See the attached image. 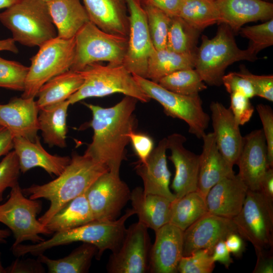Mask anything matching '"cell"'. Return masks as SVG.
Instances as JSON below:
<instances>
[{"instance_id": "cell-33", "label": "cell", "mask_w": 273, "mask_h": 273, "mask_svg": "<svg viewBox=\"0 0 273 273\" xmlns=\"http://www.w3.org/2000/svg\"><path fill=\"white\" fill-rule=\"evenodd\" d=\"M97 248L94 245L83 243L68 255L58 259H53L40 254L37 260L47 265L50 273H85L88 271Z\"/></svg>"}, {"instance_id": "cell-12", "label": "cell", "mask_w": 273, "mask_h": 273, "mask_svg": "<svg viewBox=\"0 0 273 273\" xmlns=\"http://www.w3.org/2000/svg\"><path fill=\"white\" fill-rule=\"evenodd\" d=\"M85 194L95 220H114L130 201L131 191L119 174L108 171L90 185Z\"/></svg>"}, {"instance_id": "cell-18", "label": "cell", "mask_w": 273, "mask_h": 273, "mask_svg": "<svg viewBox=\"0 0 273 273\" xmlns=\"http://www.w3.org/2000/svg\"><path fill=\"white\" fill-rule=\"evenodd\" d=\"M238 175L251 191H259L260 181L268 168L267 147L262 129L252 131L243 136L237 160Z\"/></svg>"}, {"instance_id": "cell-35", "label": "cell", "mask_w": 273, "mask_h": 273, "mask_svg": "<svg viewBox=\"0 0 273 273\" xmlns=\"http://www.w3.org/2000/svg\"><path fill=\"white\" fill-rule=\"evenodd\" d=\"M177 16L201 32L219 19L215 0H183Z\"/></svg>"}, {"instance_id": "cell-56", "label": "cell", "mask_w": 273, "mask_h": 273, "mask_svg": "<svg viewBox=\"0 0 273 273\" xmlns=\"http://www.w3.org/2000/svg\"><path fill=\"white\" fill-rule=\"evenodd\" d=\"M11 235V231L7 229H0V244L6 243V239Z\"/></svg>"}, {"instance_id": "cell-20", "label": "cell", "mask_w": 273, "mask_h": 273, "mask_svg": "<svg viewBox=\"0 0 273 273\" xmlns=\"http://www.w3.org/2000/svg\"><path fill=\"white\" fill-rule=\"evenodd\" d=\"M211 118L217 148L227 162L233 167L238 159L243 141L240 126L230 108L218 102L210 105Z\"/></svg>"}, {"instance_id": "cell-8", "label": "cell", "mask_w": 273, "mask_h": 273, "mask_svg": "<svg viewBox=\"0 0 273 273\" xmlns=\"http://www.w3.org/2000/svg\"><path fill=\"white\" fill-rule=\"evenodd\" d=\"M75 37H56L40 47L32 57L21 97L35 98L40 88L53 77L70 69L75 57Z\"/></svg>"}, {"instance_id": "cell-11", "label": "cell", "mask_w": 273, "mask_h": 273, "mask_svg": "<svg viewBox=\"0 0 273 273\" xmlns=\"http://www.w3.org/2000/svg\"><path fill=\"white\" fill-rule=\"evenodd\" d=\"M273 201L259 191L248 190L240 212L232 218L241 237L255 252L272 248Z\"/></svg>"}, {"instance_id": "cell-59", "label": "cell", "mask_w": 273, "mask_h": 273, "mask_svg": "<svg viewBox=\"0 0 273 273\" xmlns=\"http://www.w3.org/2000/svg\"><path fill=\"white\" fill-rule=\"evenodd\" d=\"M42 1H44V2H47V3H48V2H50V1H52V0H42Z\"/></svg>"}, {"instance_id": "cell-21", "label": "cell", "mask_w": 273, "mask_h": 273, "mask_svg": "<svg viewBox=\"0 0 273 273\" xmlns=\"http://www.w3.org/2000/svg\"><path fill=\"white\" fill-rule=\"evenodd\" d=\"M167 139L160 140L151 152L145 163L140 162L135 170L143 183L145 193L160 195L173 201L175 194L169 188L171 173L167 162Z\"/></svg>"}, {"instance_id": "cell-10", "label": "cell", "mask_w": 273, "mask_h": 273, "mask_svg": "<svg viewBox=\"0 0 273 273\" xmlns=\"http://www.w3.org/2000/svg\"><path fill=\"white\" fill-rule=\"evenodd\" d=\"M133 76L145 94L151 99L160 104L167 115L184 121L189 126L190 133L198 139L202 138L206 133L210 117L204 110L199 95H180L168 90L149 79Z\"/></svg>"}, {"instance_id": "cell-60", "label": "cell", "mask_w": 273, "mask_h": 273, "mask_svg": "<svg viewBox=\"0 0 273 273\" xmlns=\"http://www.w3.org/2000/svg\"><path fill=\"white\" fill-rule=\"evenodd\" d=\"M264 1H267V2H271V1H272V0H264Z\"/></svg>"}, {"instance_id": "cell-29", "label": "cell", "mask_w": 273, "mask_h": 273, "mask_svg": "<svg viewBox=\"0 0 273 273\" xmlns=\"http://www.w3.org/2000/svg\"><path fill=\"white\" fill-rule=\"evenodd\" d=\"M70 105L68 100L46 106L38 116L39 130L44 142L50 147L66 146L67 112Z\"/></svg>"}, {"instance_id": "cell-58", "label": "cell", "mask_w": 273, "mask_h": 273, "mask_svg": "<svg viewBox=\"0 0 273 273\" xmlns=\"http://www.w3.org/2000/svg\"><path fill=\"white\" fill-rule=\"evenodd\" d=\"M1 253L0 252V273H6L5 268L2 265L1 259Z\"/></svg>"}, {"instance_id": "cell-16", "label": "cell", "mask_w": 273, "mask_h": 273, "mask_svg": "<svg viewBox=\"0 0 273 273\" xmlns=\"http://www.w3.org/2000/svg\"><path fill=\"white\" fill-rule=\"evenodd\" d=\"M166 139L167 149L171 152L168 159L175 167L171 188L178 198L197 190L199 155L185 147L187 139L183 135L174 133Z\"/></svg>"}, {"instance_id": "cell-15", "label": "cell", "mask_w": 273, "mask_h": 273, "mask_svg": "<svg viewBox=\"0 0 273 273\" xmlns=\"http://www.w3.org/2000/svg\"><path fill=\"white\" fill-rule=\"evenodd\" d=\"M233 233L238 232L232 219L207 212L184 231L183 256L202 249L212 253L214 245Z\"/></svg>"}, {"instance_id": "cell-52", "label": "cell", "mask_w": 273, "mask_h": 273, "mask_svg": "<svg viewBox=\"0 0 273 273\" xmlns=\"http://www.w3.org/2000/svg\"><path fill=\"white\" fill-rule=\"evenodd\" d=\"M229 251L237 257L241 256L245 249L244 239L238 233L229 235L224 240Z\"/></svg>"}, {"instance_id": "cell-50", "label": "cell", "mask_w": 273, "mask_h": 273, "mask_svg": "<svg viewBox=\"0 0 273 273\" xmlns=\"http://www.w3.org/2000/svg\"><path fill=\"white\" fill-rule=\"evenodd\" d=\"M257 261L253 273H272L273 255L272 250L267 251L266 249L255 252Z\"/></svg>"}, {"instance_id": "cell-40", "label": "cell", "mask_w": 273, "mask_h": 273, "mask_svg": "<svg viewBox=\"0 0 273 273\" xmlns=\"http://www.w3.org/2000/svg\"><path fill=\"white\" fill-rule=\"evenodd\" d=\"M29 67L0 57V87L22 91Z\"/></svg>"}, {"instance_id": "cell-43", "label": "cell", "mask_w": 273, "mask_h": 273, "mask_svg": "<svg viewBox=\"0 0 273 273\" xmlns=\"http://www.w3.org/2000/svg\"><path fill=\"white\" fill-rule=\"evenodd\" d=\"M239 75L247 79L252 85L255 96L264 98L269 101H273V76L258 75L250 73L243 66Z\"/></svg>"}, {"instance_id": "cell-26", "label": "cell", "mask_w": 273, "mask_h": 273, "mask_svg": "<svg viewBox=\"0 0 273 273\" xmlns=\"http://www.w3.org/2000/svg\"><path fill=\"white\" fill-rule=\"evenodd\" d=\"M13 148L18 157L20 171L23 173L39 167L51 175H59L70 161L68 156L53 155L44 149L39 138L32 141L22 137L13 139Z\"/></svg>"}, {"instance_id": "cell-36", "label": "cell", "mask_w": 273, "mask_h": 273, "mask_svg": "<svg viewBox=\"0 0 273 273\" xmlns=\"http://www.w3.org/2000/svg\"><path fill=\"white\" fill-rule=\"evenodd\" d=\"M200 33L180 17H171L166 48L178 53H196Z\"/></svg>"}, {"instance_id": "cell-23", "label": "cell", "mask_w": 273, "mask_h": 273, "mask_svg": "<svg viewBox=\"0 0 273 273\" xmlns=\"http://www.w3.org/2000/svg\"><path fill=\"white\" fill-rule=\"evenodd\" d=\"M218 24L228 25L234 33L246 23L273 18V4L264 0H215Z\"/></svg>"}, {"instance_id": "cell-7", "label": "cell", "mask_w": 273, "mask_h": 273, "mask_svg": "<svg viewBox=\"0 0 273 273\" xmlns=\"http://www.w3.org/2000/svg\"><path fill=\"white\" fill-rule=\"evenodd\" d=\"M75 40V57L70 70L79 71L100 61L113 65L123 64L127 37L106 32L89 21L77 33Z\"/></svg>"}, {"instance_id": "cell-3", "label": "cell", "mask_w": 273, "mask_h": 273, "mask_svg": "<svg viewBox=\"0 0 273 273\" xmlns=\"http://www.w3.org/2000/svg\"><path fill=\"white\" fill-rule=\"evenodd\" d=\"M134 214L135 212L132 208L128 209L124 214L115 220H94L72 229L56 232L51 238L38 243L20 244L12 248V252L17 257L28 253L38 255L54 247L82 242L95 245L98 249L96 257L100 259L107 250L114 252L119 249L126 229L125 222Z\"/></svg>"}, {"instance_id": "cell-57", "label": "cell", "mask_w": 273, "mask_h": 273, "mask_svg": "<svg viewBox=\"0 0 273 273\" xmlns=\"http://www.w3.org/2000/svg\"><path fill=\"white\" fill-rule=\"evenodd\" d=\"M20 0H0V10L6 9Z\"/></svg>"}, {"instance_id": "cell-44", "label": "cell", "mask_w": 273, "mask_h": 273, "mask_svg": "<svg viewBox=\"0 0 273 273\" xmlns=\"http://www.w3.org/2000/svg\"><path fill=\"white\" fill-rule=\"evenodd\" d=\"M256 110L263 126V133L267 147V158L269 168L273 167V111L267 105L258 104Z\"/></svg>"}, {"instance_id": "cell-6", "label": "cell", "mask_w": 273, "mask_h": 273, "mask_svg": "<svg viewBox=\"0 0 273 273\" xmlns=\"http://www.w3.org/2000/svg\"><path fill=\"white\" fill-rule=\"evenodd\" d=\"M78 72L83 77V82L80 88L68 98L70 105L86 98L103 97L115 93L131 97L143 103L151 100L123 65H103L97 62Z\"/></svg>"}, {"instance_id": "cell-2", "label": "cell", "mask_w": 273, "mask_h": 273, "mask_svg": "<svg viewBox=\"0 0 273 273\" xmlns=\"http://www.w3.org/2000/svg\"><path fill=\"white\" fill-rule=\"evenodd\" d=\"M109 171L103 163L85 154L74 153L69 163L55 179L43 185L22 189L31 199L49 200V209L38 220L46 225L51 218L68 202L84 193L102 174Z\"/></svg>"}, {"instance_id": "cell-48", "label": "cell", "mask_w": 273, "mask_h": 273, "mask_svg": "<svg viewBox=\"0 0 273 273\" xmlns=\"http://www.w3.org/2000/svg\"><path fill=\"white\" fill-rule=\"evenodd\" d=\"M6 272H43L41 263L38 260L17 259L10 266L5 268Z\"/></svg>"}, {"instance_id": "cell-53", "label": "cell", "mask_w": 273, "mask_h": 273, "mask_svg": "<svg viewBox=\"0 0 273 273\" xmlns=\"http://www.w3.org/2000/svg\"><path fill=\"white\" fill-rule=\"evenodd\" d=\"M259 191L267 199L273 201V168H269L260 184Z\"/></svg>"}, {"instance_id": "cell-5", "label": "cell", "mask_w": 273, "mask_h": 273, "mask_svg": "<svg viewBox=\"0 0 273 273\" xmlns=\"http://www.w3.org/2000/svg\"><path fill=\"white\" fill-rule=\"evenodd\" d=\"M0 22L15 42L29 47H39L57 37L48 4L42 0L19 1L0 12Z\"/></svg>"}, {"instance_id": "cell-19", "label": "cell", "mask_w": 273, "mask_h": 273, "mask_svg": "<svg viewBox=\"0 0 273 273\" xmlns=\"http://www.w3.org/2000/svg\"><path fill=\"white\" fill-rule=\"evenodd\" d=\"M39 111L34 98H14L7 104H0V125L7 129L13 138L35 141L39 138Z\"/></svg>"}, {"instance_id": "cell-51", "label": "cell", "mask_w": 273, "mask_h": 273, "mask_svg": "<svg viewBox=\"0 0 273 273\" xmlns=\"http://www.w3.org/2000/svg\"><path fill=\"white\" fill-rule=\"evenodd\" d=\"M212 257L215 262H219L227 268L233 263L231 253L226 246L224 240H220L214 245Z\"/></svg>"}, {"instance_id": "cell-24", "label": "cell", "mask_w": 273, "mask_h": 273, "mask_svg": "<svg viewBox=\"0 0 273 273\" xmlns=\"http://www.w3.org/2000/svg\"><path fill=\"white\" fill-rule=\"evenodd\" d=\"M89 20L102 30L127 37L129 15L126 0H82Z\"/></svg>"}, {"instance_id": "cell-39", "label": "cell", "mask_w": 273, "mask_h": 273, "mask_svg": "<svg viewBox=\"0 0 273 273\" xmlns=\"http://www.w3.org/2000/svg\"><path fill=\"white\" fill-rule=\"evenodd\" d=\"M239 33L249 39L247 50L253 55L273 44V18L260 24L242 27Z\"/></svg>"}, {"instance_id": "cell-22", "label": "cell", "mask_w": 273, "mask_h": 273, "mask_svg": "<svg viewBox=\"0 0 273 273\" xmlns=\"http://www.w3.org/2000/svg\"><path fill=\"white\" fill-rule=\"evenodd\" d=\"M248 190L238 174L224 178L213 186L206 196L208 212L233 218L241 210Z\"/></svg>"}, {"instance_id": "cell-30", "label": "cell", "mask_w": 273, "mask_h": 273, "mask_svg": "<svg viewBox=\"0 0 273 273\" xmlns=\"http://www.w3.org/2000/svg\"><path fill=\"white\" fill-rule=\"evenodd\" d=\"M83 82L80 73L70 69L53 77L38 92L36 102L39 110L68 100L80 88Z\"/></svg>"}, {"instance_id": "cell-31", "label": "cell", "mask_w": 273, "mask_h": 273, "mask_svg": "<svg viewBox=\"0 0 273 273\" xmlns=\"http://www.w3.org/2000/svg\"><path fill=\"white\" fill-rule=\"evenodd\" d=\"M197 52L178 53L166 48L155 50L149 58L147 78L158 83L162 77L176 71L195 68Z\"/></svg>"}, {"instance_id": "cell-37", "label": "cell", "mask_w": 273, "mask_h": 273, "mask_svg": "<svg viewBox=\"0 0 273 273\" xmlns=\"http://www.w3.org/2000/svg\"><path fill=\"white\" fill-rule=\"evenodd\" d=\"M158 83L164 88L185 96H195L207 85L195 68L184 69L161 78Z\"/></svg>"}, {"instance_id": "cell-17", "label": "cell", "mask_w": 273, "mask_h": 273, "mask_svg": "<svg viewBox=\"0 0 273 273\" xmlns=\"http://www.w3.org/2000/svg\"><path fill=\"white\" fill-rule=\"evenodd\" d=\"M149 256V272L176 273L183 256L184 231L168 222L156 231Z\"/></svg>"}, {"instance_id": "cell-46", "label": "cell", "mask_w": 273, "mask_h": 273, "mask_svg": "<svg viewBox=\"0 0 273 273\" xmlns=\"http://www.w3.org/2000/svg\"><path fill=\"white\" fill-rule=\"evenodd\" d=\"M222 84L230 94L240 93L249 99L255 96V91L251 83L237 72L224 74L222 78Z\"/></svg>"}, {"instance_id": "cell-13", "label": "cell", "mask_w": 273, "mask_h": 273, "mask_svg": "<svg viewBox=\"0 0 273 273\" xmlns=\"http://www.w3.org/2000/svg\"><path fill=\"white\" fill-rule=\"evenodd\" d=\"M148 229L139 222L126 229L120 247L109 257L107 265L108 272H148L152 244Z\"/></svg>"}, {"instance_id": "cell-55", "label": "cell", "mask_w": 273, "mask_h": 273, "mask_svg": "<svg viewBox=\"0 0 273 273\" xmlns=\"http://www.w3.org/2000/svg\"><path fill=\"white\" fill-rule=\"evenodd\" d=\"M7 51L14 53H17L18 49L13 38L0 40V52Z\"/></svg>"}, {"instance_id": "cell-45", "label": "cell", "mask_w": 273, "mask_h": 273, "mask_svg": "<svg viewBox=\"0 0 273 273\" xmlns=\"http://www.w3.org/2000/svg\"><path fill=\"white\" fill-rule=\"evenodd\" d=\"M230 109L237 124L240 126L248 122L252 117L254 108L250 99L240 93L230 94Z\"/></svg>"}, {"instance_id": "cell-32", "label": "cell", "mask_w": 273, "mask_h": 273, "mask_svg": "<svg viewBox=\"0 0 273 273\" xmlns=\"http://www.w3.org/2000/svg\"><path fill=\"white\" fill-rule=\"evenodd\" d=\"M94 220L84 192L64 205L46 226L53 233L72 229Z\"/></svg>"}, {"instance_id": "cell-54", "label": "cell", "mask_w": 273, "mask_h": 273, "mask_svg": "<svg viewBox=\"0 0 273 273\" xmlns=\"http://www.w3.org/2000/svg\"><path fill=\"white\" fill-rule=\"evenodd\" d=\"M13 139L8 130L0 125V157L7 155L13 148Z\"/></svg>"}, {"instance_id": "cell-49", "label": "cell", "mask_w": 273, "mask_h": 273, "mask_svg": "<svg viewBox=\"0 0 273 273\" xmlns=\"http://www.w3.org/2000/svg\"><path fill=\"white\" fill-rule=\"evenodd\" d=\"M183 0H140L141 5H149L161 10L170 17L177 16Z\"/></svg>"}, {"instance_id": "cell-4", "label": "cell", "mask_w": 273, "mask_h": 273, "mask_svg": "<svg viewBox=\"0 0 273 273\" xmlns=\"http://www.w3.org/2000/svg\"><path fill=\"white\" fill-rule=\"evenodd\" d=\"M212 38L203 35L198 48L195 69L205 84L218 86L229 66L240 61L254 62L258 58L247 49L237 46L234 33L224 24H219Z\"/></svg>"}, {"instance_id": "cell-9", "label": "cell", "mask_w": 273, "mask_h": 273, "mask_svg": "<svg viewBox=\"0 0 273 273\" xmlns=\"http://www.w3.org/2000/svg\"><path fill=\"white\" fill-rule=\"evenodd\" d=\"M41 209V201L25 197L19 183L11 188L9 199L0 205V222L14 235L12 247L25 241L39 243L44 240L40 234H53L36 218Z\"/></svg>"}, {"instance_id": "cell-14", "label": "cell", "mask_w": 273, "mask_h": 273, "mask_svg": "<svg viewBox=\"0 0 273 273\" xmlns=\"http://www.w3.org/2000/svg\"><path fill=\"white\" fill-rule=\"evenodd\" d=\"M129 14L128 47L123 65L133 75L147 78L149 58L155 49L140 0H126Z\"/></svg>"}, {"instance_id": "cell-41", "label": "cell", "mask_w": 273, "mask_h": 273, "mask_svg": "<svg viewBox=\"0 0 273 273\" xmlns=\"http://www.w3.org/2000/svg\"><path fill=\"white\" fill-rule=\"evenodd\" d=\"M215 263L210 250L199 249L189 255L183 256L177 270L180 273H211L215 268Z\"/></svg>"}, {"instance_id": "cell-1", "label": "cell", "mask_w": 273, "mask_h": 273, "mask_svg": "<svg viewBox=\"0 0 273 273\" xmlns=\"http://www.w3.org/2000/svg\"><path fill=\"white\" fill-rule=\"evenodd\" d=\"M138 101L125 96L119 103L108 108L83 103L92 112L90 126L94 130L92 142L84 154L106 165L110 172L119 174L126 158L128 134L133 130V112Z\"/></svg>"}, {"instance_id": "cell-47", "label": "cell", "mask_w": 273, "mask_h": 273, "mask_svg": "<svg viewBox=\"0 0 273 273\" xmlns=\"http://www.w3.org/2000/svg\"><path fill=\"white\" fill-rule=\"evenodd\" d=\"M128 136L140 162L145 163L154 148L152 139L146 134L137 133L134 130L130 131Z\"/></svg>"}, {"instance_id": "cell-28", "label": "cell", "mask_w": 273, "mask_h": 273, "mask_svg": "<svg viewBox=\"0 0 273 273\" xmlns=\"http://www.w3.org/2000/svg\"><path fill=\"white\" fill-rule=\"evenodd\" d=\"M57 37L69 39L90 21L80 0H52L47 3Z\"/></svg>"}, {"instance_id": "cell-27", "label": "cell", "mask_w": 273, "mask_h": 273, "mask_svg": "<svg viewBox=\"0 0 273 273\" xmlns=\"http://www.w3.org/2000/svg\"><path fill=\"white\" fill-rule=\"evenodd\" d=\"M132 209L139 221L148 229L156 231L169 222L171 202L167 198L145 193L140 187L131 191Z\"/></svg>"}, {"instance_id": "cell-34", "label": "cell", "mask_w": 273, "mask_h": 273, "mask_svg": "<svg viewBox=\"0 0 273 273\" xmlns=\"http://www.w3.org/2000/svg\"><path fill=\"white\" fill-rule=\"evenodd\" d=\"M207 212L205 197L195 191L171 202L169 222L184 231Z\"/></svg>"}, {"instance_id": "cell-42", "label": "cell", "mask_w": 273, "mask_h": 273, "mask_svg": "<svg viewBox=\"0 0 273 273\" xmlns=\"http://www.w3.org/2000/svg\"><path fill=\"white\" fill-rule=\"evenodd\" d=\"M18 157L14 151L9 152L0 162V203L5 191L18 184L20 172Z\"/></svg>"}, {"instance_id": "cell-38", "label": "cell", "mask_w": 273, "mask_h": 273, "mask_svg": "<svg viewBox=\"0 0 273 273\" xmlns=\"http://www.w3.org/2000/svg\"><path fill=\"white\" fill-rule=\"evenodd\" d=\"M141 5L146 13L149 33L155 49L166 48L171 17L155 7L149 5Z\"/></svg>"}, {"instance_id": "cell-25", "label": "cell", "mask_w": 273, "mask_h": 273, "mask_svg": "<svg viewBox=\"0 0 273 273\" xmlns=\"http://www.w3.org/2000/svg\"><path fill=\"white\" fill-rule=\"evenodd\" d=\"M202 139L197 191L206 197L213 186L224 178L234 176L235 173L219 151L213 132L206 133Z\"/></svg>"}]
</instances>
